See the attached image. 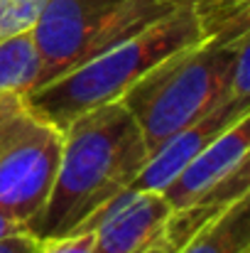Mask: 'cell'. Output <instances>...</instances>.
I'll return each mask as SVG.
<instances>
[{
	"label": "cell",
	"mask_w": 250,
	"mask_h": 253,
	"mask_svg": "<svg viewBox=\"0 0 250 253\" xmlns=\"http://www.w3.org/2000/svg\"><path fill=\"white\" fill-rule=\"evenodd\" d=\"M150 148L125 103L108 101L62 128L54 184L35 234L57 239L83 226L120 192L130 189Z\"/></svg>",
	"instance_id": "6da1fadb"
},
{
	"label": "cell",
	"mask_w": 250,
	"mask_h": 253,
	"mask_svg": "<svg viewBox=\"0 0 250 253\" xmlns=\"http://www.w3.org/2000/svg\"><path fill=\"white\" fill-rule=\"evenodd\" d=\"M248 42L250 35L204 37L167 54L123 93L120 101L140 126L150 153L223 98L236 96L231 91L233 69L238 57L250 49Z\"/></svg>",
	"instance_id": "7a4b0ae2"
},
{
	"label": "cell",
	"mask_w": 250,
	"mask_h": 253,
	"mask_svg": "<svg viewBox=\"0 0 250 253\" xmlns=\"http://www.w3.org/2000/svg\"><path fill=\"white\" fill-rule=\"evenodd\" d=\"M199 40H204V35L191 0H186L145 30L30 91L27 101L47 121L64 128L83 111L123 98V93L160 59Z\"/></svg>",
	"instance_id": "3957f363"
},
{
	"label": "cell",
	"mask_w": 250,
	"mask_h": 253,
	"mask_svg": "<svg viewBox=\"0 0 250 253\" xmlns=\"http://www.w3.org/2000/svg\"><path fill=\"white\" fill-rule=\"evenodd\" d=\"M181 2L186 0H47L32 27L42 54V84L145 30Z\"/></svg>",
	"instance_id": "277c9868"
},
{
	"label": "cell",
	"mask_w": 250,
	"mask_h": 253,
	"mask_svg": "<svg viewBox=\"0 0 250 253\" xmlns=\"http://www.w3.org/2000/svg\"><path fill=\"white\" fill-rule=\"evenodd\" d=\"M62 155V128L32 108L25 93L0 96V209L35 229Z\"/></svg>",
	"instance_id": "5b68a950"
},
{
	"label": "cell",
	"mask_w": 250,
	"mask_h": 253,
	"mask_svg": "<svg viewBox=\"0 0 250 253\" xmlns=\"http://www.w3.org/2000/svg\"><path fill=\"white\" fill-rule=\"evenodd\" d=\"M250 192V113L216 135L165 187L177 214H214Z\"/></svg>",
	"instance_id": "8992f818"
},
{
	"label": "cell",
	"mask_w": 250,
	"mask_h": 253,
	"mask_svg": "<svg viewBox=\"0 0 250 253\" xmlns=\"http://www.w3.org/2000/svg\"><path fill=\"white\" fill-rule=\"evenodd\" d=\"M174 209L162 192L125 189L81 231H91L96 253H143L167 231Z\"/></svg>",
	"instance_id": "52a82bcc"
},
{
	"label": "cell",
	"mask_w": 250,
	"mask_h": 253,
	"mask_svg": "<svg viewBox=\"0 0 250 253\" xmlns=\"http://www.w3.org/2000/svg\"><path fill=\"white\" fill-rule=\"evenodd\" d=\"M246 113H250V98H236V96L223 98L211 111H206L201 118L172 133L162 145H157L147 155L133 187L150 189V192H165V187L189 165L191 158H196L216 135H221L228 126H233Z\"/></svg>",
	"instance_id": "ba28073f"
},
{
	"label": "cell",
	"mask_w": 250,
	"mask_h": 253,
	"mask_svg": "<svg viewBox=\"0 0 250 253\" xmlns=\"http://www.w3.org/2000/svg\"><path fill=\"white\" fill-rule=\"evenodd\" d=\"M174 253H250V192L204 219Z\"/></svg>",
	"instance_id": "9c48e42d"
},
{
	"label": "cell",
	"mask_w": 250,
	"mask_h": 253,
	"mask_svg": "<svg viewBox=\"0 0 250 253\" xmlns=\"http://www.w3.org/2000/svg\"><path fill=\"white\" fill-rule=\"evenodd\" d=\"M42 54L32 32L0 37V96L30 93L42 84Z\"/></svg>",
	"instance_id": "30bf717a"
},
{
	"label": "cell",
	"mask_w": 250,
	"mask_h": 253,
	"mask_svg": "<svg viewBox=\"0 0 250 253\" xmlns=\"http://www.w3.org/2000/svg\"><path fill=\"white\" fill-rule=\"evenodd\" d=\"M47 0H0V37L32 32Z\"/></svg>",
	"instance_id": "8fae6325"
},
{
	"label": "cell",
	"mask_w": 250,
	"mask_h": 253,
	"mask_svg": "<svg viewBox=\"0 0 250 253\" xmlns=\"http://www.w3.org/2000/svg\"><path fill=\"white\" fill-rule=\"evenodd\" d=\"M42 253H96L91 231H74L57 239H44Z\"/></svg>",
	"instance_id": "7c38bea8"
},
{
	"label": "cell",
	"mask_w": 250,
	"mask_h": 253,
	"mask_svg": "<svg viewBox=\"0 0 250 253\" xmlns=\"http://www.w3.org/2000/svg\"><path fill=\"white\" fill-rule=\"evenodd\" d=\"M44 251V239L37 236L30 229L15 231L10 236L0 239V253H42Z\"/></svg>",
	"instance_id": "4fadbf2b"
},
{
	"label": "cell",
	"mask_w": 250,
	"mask_h": 253,
	"mask_svg": "<svg viewBox=\"0 0 250 253\" xmlns=\"http://www.w3.org/2000/svg\"><path fill=\"white\" fill-rule=\"evenodd\" d=\"M167 226H169V224H167ZM177 249H179V246H177V241L169 236V231H165V234L152 244V246H147L143 253H174Z\"/></svg>",
	"instance_id": "5bb4252c"
},
{
	"label": "cell",
	"mask_w": 250,
	"mask_h": 253,
	"mask_svg": "<svg viewBox=\"0 0 250 253\" xmlns=\"http://www.w3.org/2000/svg\"><path fill=\"white\" fill-rule=\"evenodd\" d=\"M22 229H27L25 224H20L17 219H12L10 214H5L2 209H0V239L2 236H10V234H15V231H22ZM32 231V229H30Z\"/></svg>",
	"instance_id": "9a60e30c"
}]
</instances>
